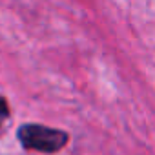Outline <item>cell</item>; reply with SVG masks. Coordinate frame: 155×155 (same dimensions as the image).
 Instances as JSON below:
<instances>
[{"label": "cell", "mask_w": 155, "mask_h": 155, "mask_svg": "<svg viewBox=\"0 0 155 155\" xmlns=\"http://www.w3.org/2000/svg\"><path fill=\"white\" fill-rule=\"evenodd\" d=\"M17 137L26 150L40 153H55L68 144V133L42 124H24L18 128Z\"/></svg>", "instance_id": "1"}, {"label": "cell", "mask_w": 155, "mask_h": 155, "mask_svg": "<svg viewBox=\"0 0 155 155\" xmlns=\"http://www.w3.org/2000/svg\"><path fill=\"white\" fill-rule=\"evenodd\" d=\"M9 117V106H8V101L0 95V126L6 122V119Z\"/></svg>", "instance_id": "2"}]
</instances>
